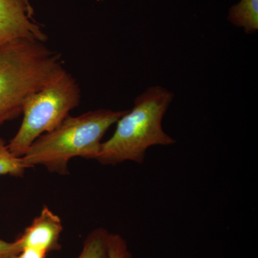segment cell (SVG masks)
I'll return each instance as SVG.
<instances>
[{"instance_id": "1", "label": "cell", "mask_w": 258, "mask_h": 258, "mask_svg": "<svg viewBox=\"0 0 258 258\" xmlns=\"http://www.w3.org/2000/svg\"><path fill=\"white\" fill-rule=\"evenodd\" d=\"M64 71L60 54L45 42L18 39L0 47V125L18 118L28 98Z\"/></svg>"}, {"instance_id": "2", "label": "cell", "mask_w": 258, "mask_h": 258, "mask_svg": "<svg viewBox=\"0 0 258 258\" xmlns=\"http://www.w3.org/2000/svg\"><path fill=\"white\" fill-rule=\"evenodd\" d=\"M174 98V93L162 86L148 88L135 98L133 108L118 120L111 138L102 142L96 160L105 166L125 161L142 164L149 148L175 144V139L162 127L163 118Z\"/></svg>"}, {"instance_id": "3", "label": "cell", "mask_w": 258, "mask_h": 258, "mask_svg": "<svg viewBox=\"0 0 258 258\" xmlns=\"http://www.w3.org/2000/svg\"><path fill=\"white\" fill-rule=\"evenodd\" d=\"M125 111L99 108L78 116L69 115L57 128L42 135L22 157L28 168L42 166L51 173L69 174V163L76 157L96 160L102 139Z\"/></svg>"}, {"instance_id": "4", "label": "cell", "mask_w": 258, "mask_h": 258, "mask_svg": "<svg viewBox=\"0 0 258 258\" xmlns=\"http://www.w3.org/2000/svg\"><path fill=\"white\" fill-rule=\"evenodd\" d=\"M81 99L79 83L66 70L25 102L21 125L8 144L10 150L23 157L39 137L57 128L79 106Z\"/></svg>"}, {"instance_id": "5", "label": "cell", "mask_w": 258, "mask_h": 258, "mask_svg": "<svg viewBox=\"0 0 258 258\" xmlns=\"http://www.w3.org/2000/svg\"><path fill=\"white\" fill-rule=\"evenodd\" d=\"M33 14L24 0H0V47L18 39L46 42L45 32L31 20Z\"/></svg>"}, {"instance_id": "6", "label": "cell", "mask_w": 258, "mask_h": 258, "mask_svg": "<svg viewBox=\"0 0 258 258\" xmlns=\"http://www.w3.org/2000/svg\"><path fill=\"white\" fill-rule=\"evenodd\" d=\"M62 230L60 217L45 206L15 241L21 252L29 248L48 254L61 249L60 238Z\"/></svg>"}, {"instance_id": "7", "label": "cell", "mask_w": 258, "mask_h": 258, "mask_svg": "<svg viewBox=\"0 0 258 258\" xmlns=\"http://www.w3.org/2000/svg\"><path fill=\"white\" fill-rule=\"evenodd\" d=\"M227 20L234 26L243 29L247 35L258 30V0H240L229 10Z\"/></svg>"}, {"instance_id": "8", "label": "cell", "mask_w": 258, "mask_h": 258, "mask_svg": "<svg viewBox=\"0 0 258 258\" xmlns=\"http://www.w3.org/2000/svg\"><path fill=\"white\" fill-rule=\"evenodd\" d=\"M110 232L103 227L91 231L83 242V249L77 258H108Z\"/></svg>"}, {"instance_id": "9", "label": "cell", "mask_w": 258, "mask_h": 258, "mask_svg": "<svg viewBox=\"0 0 258 258\" xmlns=\"http://www.w3.org/2000/svg\"><path fill=\"white\" fill-rule=\"evenodd\" d=\"M27 169L22 157L13 154L5 139L0 138V176L22 177Z\"/></svg>"}, {"instance_id": "10", "label": "cell", "mask_w": 258, "mask_h": 258, "mask_svg": "<svg viewBox=\"0 0 258 258\" xmlns=\"http://www.w3.org/2000/svg\"><path fill=\"white\" fill-rule=\"evenodd\" d=\"M108 258H133L124 237L111 233L108 237Z\"/></svg>"}, {"instance_id": "11", "label": "cell", "mask_w": 258, "mask_h": 258, "mask_svg": "<svg viewBox=\"0 0 258 258\" xmlns=\"http://www.w3.org/2000/svg\"><path fill=\"white\" fill-rule=\"evenodd\" d=\"M20 252L15 241L8 242L0 239V258H18Z\"/></svg>"}, {"instance_id": "12", "label": "cell", "mask_w": 258, "mask_h": 258, "mask_svg": "<svg viewBox=\"0 0 258 258\" xmlns=\"http://www.w3.org/2000/svg\"><path fill=\"white\" fill-rule=\"evenodd\" d=\"M47 254L34 249H24L19 254L18 258H46Z\"/></svg>"}, {"instance_id": "13", "label": "cell", "mask_w": 258, "mask_h": 258, "mask_svg": "<svg viewBox=\"0 0 258 258\" xmlns=\"http://www.w3.org/2000/svg\"><path fill=\"white\" fill-rule=\"evenodd\" d=\"M24 1H25V3H28L29 5H31L30 4V1H29V0H24Z\"/></svg>"}]
</instances>
